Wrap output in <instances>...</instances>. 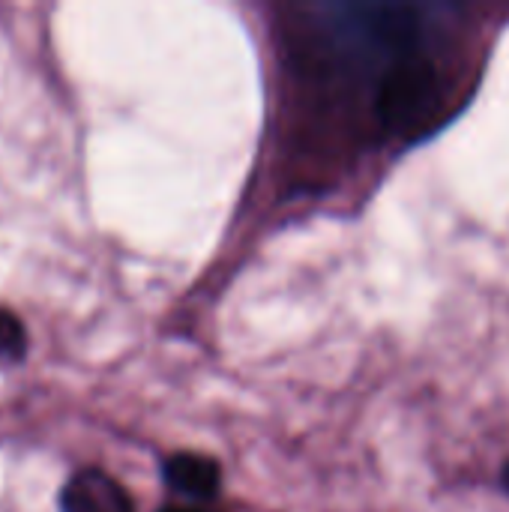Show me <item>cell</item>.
I'll return each mask as SVG.
<instances>
[{"instance_id": "obj_3", "label": "cell", "mask_w": 509, "mask_h": 512, "mask_svg": "<svg viewBox=\"0 0 509 512\" xmlns=\"http://www.w3.org/2000/svg\"><path fill=\"white\" fill-rule=\"evenodd\" d=\"M24 348H27V336H24L21 321L9 309H0V357L18 360Z\"/></svg>"}, {"instance_id": "obj_5", "label": "cell", "mask_w": 509, "mask_h": 512, "mask_svg": "<svg viewBox=\"0 0 509 512\" xmlns=\"http://www.w3.org/2000/svg\"><path fill=\"white\" fill-rule=\"evenodd\" d=\"M165 512H207V510H183V507H174V510H165Z\"/></svg>"}, {"instance_id": "obj_1", "label": "cell", "mask_w": 509, "mask_h": 512, "mask_svg": "<svg viewBox=\"0 0 509 512\" xmlns=\"http://www.w3.org/2000/svg\"><path fill=\"white\" fill-rule=\"evenodd\" d=\"M60 512H135L129 492L105 471L84 468L60 492Z\"/></svg>"}, {"instance_id": "obj_4", "label": "cell", "mask_w": 509, "mask_h": 512, "mask_svg": "<svg viewBox=\"0 0 509 512\" xmlns=\"http://www.w3.org/2000/svg\"><path fill=\"white\" fill-rule=\"evenodd\" d=\"M501 486H504V492L509 495V462L504 465V471H501Z\"/></svg>"}, {"instance_id": "obj_2", "label": "cell", "mask_w": 509, "mask_h": 512, "mask_svg": "<svg viewBox=\"0 0 509 512\" xmlns=\"http://www.w3.org/2000/svg\"><path fill=\"white\" fill-rule=\"evenodd\" d=\"M165 483L195 501H210L219 492V465L207 456L177 453L165 462Z\"/></svg>"}]
</instances>
